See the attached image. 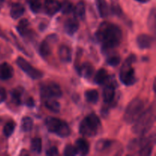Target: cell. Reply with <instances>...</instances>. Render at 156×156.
Wrapping results in <instances>:
<instances>
[{
	"mask_svg": "<svg viewBox=\"0 0 156 156\" xmlns=\"http://www.w3.org/2000/svg\"><path fill=\"white\" fill-rule=\"evenodd\" d=\"M29 25H30L29 21L26 18L21 19L17 26V30H18V33L21 36H24V35L27 34L29 31Z\"/></svg>",
	"mask_w": 156,
	"mask_h": 156,
	"instance_id": "cell-23",
	"label": "cell"
},
{
	"mask_svg": "<svg viewBox=\"0 0 156 156\" xmlns=\"http://www.w3.org/2000/svg\"><path fill=\"white\" fill-rule=\"evenodd\" d=\"M24 13V7L20 3H14L10 10V15L12 18H19Z\"/></svg>",
	"mask_w": 156,
	"mask_h": 156,
	"instance_id": "cell-19",
	"label": "cell"
},
{
	"mask_svg": "<svg viewBox=\"0 0 156 156\" xmlns=\"http://www.w3.org/2000/svg\"><path fill=\"white\" fill-rule=\"evenodd\" d=\"M148 27L149 29L152 31L155 32V9H152L151 10L150 13L149 15V18H148Z\"/></svg>",
	"mask_w": 156,
	"mask_h": 156,
	"instance_id": "cell-31",
	"label": "cell"
},
{
	"mask_svg": "<svg viewBox=\"0 0 156 156\" xmlns=\"http://www.w3.org/2000/svg\"><path fill=\"white\" fill-rule=\"evenodd\" d=\"M33 127V120L30 117H24L21 120V129L24 132H29Z\"/></svg>",
	"mask_w": 156,
	"mask_h": 156,
	"instance_id": "cell-28",
	"label": "cell"
},
{
	"mask_svg": "<svg viewBox=\"0 0 156 156\" xmlns=\"http://www.w3.org/2000/svg\"><path fill=\"white\" fill-rule=\"evenodd\" d=\"M78 72L84 78H91L94 73V68L89 62H85L81 66L78 67Z\"/></svg>",
	"mask_w": 156,
	"mask_h": 156,
	"instance_id": "cell-16",
	"label": "cell"
},
{
	"mask_svg": "<svg viewBox=\"0 0 156 156\" xmlns=\"http://www.w3.org/2000/svg\"><path fill=\"white\" fill-rule=\"evenodd\" d=\"M154 143H155V134H153L149 139H146L145 143L141 146V149H140V153L139 154L142 156L150 155L152 154Z\"/></svg>",
	"mask_w": 156,
	"mask_h": 156,
	"instance_id": "cell-12",
	"label": "cell"
},
{
	"mask_svg": "<svg viewBox=\"0 0 156 156\" xmlns=\"http://www.w3.org/2000/svg\"><path fill=\"white\" fill-rule=\"evenodd\" d=\"M76 149L77 151V153L81 154V155H87L89 152V145L87 140L85 139L81 138L79 139L76 141Z\"/></svg>",
	"mask_w": 156,
	"mask_h": 156,
	"instance_id": "cell-18",
	"label": "cell"
},
{
	"mask_svg": "<svg viewBox=\"0 0 156 156\" xmlns=\"http://www.w3.org/2000/svg\"><path fill=\"white\" fill-rule=\"evenodd\" d=\"M62 90L58 84L51 82L48 85L42 86L41 88V95L43 98L47 99L50 98H59L62 97Z\"/></svg>",
	"mask_w": 156,
	"mask_h": 156,
	"instance_id": "cell-8",
	"label": "cell"
},
{
	"mask_svg": "<svg viewBox=\"0 0 156 156\" xmlns=\"http://www.w3.org/2000/svg\"><path fill=\"white\" fill-rule=\"evenodd\" d=\"M101 126L100 119L96 114H91L87 116L79 126V132L85 136H94L97 134Z\"/></svg>",
	"mask_w": 156,
	"mask_h": 156,
	"instance_id": "cell-5",
	"label": "cell"
},
{
	"mask_svg": "<svg viewBox=\"0 0 156 156\" xmlns=\"http://www.w3.org/2000/svg\"><path fill=\"white\" fill-rule=\"evenodd\" d=\"M3 2H4V0H0V7H1V6L2 5Z\"/></svg>",
	"mask_w": 156,
	"mask_h": 156,
	"instance_id": "cell-42",
	"label": "cell"
},
{
	"mask_svg": "<svg viewBox=\"0 0 156 156\" xmlns=\"http://www.w3.org/2000/svg\"><path fill=\"white\" fill-rule=\"evenodd\" d=\"M59 59L64 63H69L72 60V51L68 46L62 45L58 51Z\"/></svg>",
	"mask_w": 156,
	"mask_h": 156,
	"instance_id": "cell-15",
	"label": "cell"
},
{
	"mask_svg": "<svg viewBox=\"0 0 156 156\" xmlns=\"http://www.w3.org/2000/svg\"><path fill=\"white\" fill-rule=\"evenodd\" d=\"M30 149L36 154H40L42 150V140L41 138H34L30 143Z\"/></svg>",
	"mask_w": 156,
	"mask_h": 156,
	"instance_id": "cell-26",
	"label": "cell"
},
{
	"mask_svg": "<svg viewBox=\"0 0 156 156\" xmlns=\"http://www.w3.org/2000/svg\"><path fill=\"white\" fill-rule=\"evenodd\" d=\"M115 96V87L113 84L105 85L103 90V99L105 103H111Z\"/></svg>",
	"mask_w": 156,
	"mask_h": 156,
	"instance_id": "cell-17",
	"label": "cell"
},
{
	"mask_svg": "<svg viewBox=\"0 0 156 156\" xmlns=\"http://www.w3.org/2000/svg\"><path fill=\"white\" fill-rule=\"evenodd\" d=\"M98 40L103 48L110 50L117 47L121 42L123 34L117 25L109 22H103L96 34Z\"/></svg>",
	"mask_w": 156,
	"mask_h": 156,
	"instance_id": "cell-1",
	"label": "cell"
},
{
	"mask_svg": "<svg viewBox=\"0 0 156 156\" xmlns=\"http://www.w3.org/2000/svg\"><path fill=\"white\" fill-rule=\"evenodd\" d=\"M155 108L153 105L142 113L141 115L134 122L135 123L133 126V132L137 135H143L150 130L155 123Z\"/></svg>",
	"mask_w": 156,
	"mask_h": 156,
	"instance_id": "cell-2",
	"label": "cell"
},
{
	"mask_svg": "<svg viewBox=\"0 0 156 156\" xmlns=\"http://www.w3.org/2000/svg\"><path fill=\"white\" fill-rule=\"evenodd\" d=\"M25 105H27V107H29V108H32V107L34 106V99L32 98L31 97H29L26 100Z\"/></svg>",
	"mask_w": 156,
	"mask_h": 156,
	"instance_id": "cell-39",
	"label": "cell"
},
{
	"mask_svg": "<svg viewBox=\"0 0 156 156\" xmlns=\"http://www.w3.org/2000/svg\"><path fill=\"white\" fill-rule=\"evenodd\" d=\"M44 123L49 132L56 134L62 138L69 136L71 133V130L68 123L65 121H62L60 119L48 117L44 120Z\"/></svg>",
	"mask_w": 156,
	"mask_h": 156,
	"instance_id": "cell-4",
	"label": "cell"
},
{
	"mask_svg": "<svg viewBox=\"0 0 156 156\" xmlns=\"http://www.w3.org/2000/svg\"><path fill=\"white\" fill-rule=\"evenodd\" d=\"M111 11L114 14L117 15H120L122 13V10L120 6L119 5L118 3H114L111 5Z\"/></svg>",
	"mask_w": 156,
	"mask_h": 156,
	"instance_id": "cell-36",
	"label": "cell"
},
{
	"mask_svg": "<svg viewBox=\"0 0 156 156\" xmlns=\"http://www.w3.org/2000/svg\"><path fill=\"white\" fill-rule=\"evenodd\" d=\"M16 63L18 66L32 79H39L42 78L43 75H44L42 72L32 66L30 62H27L24 58L19 56L17 59Z\"/></svg>",
	"mask_w": 156,
	"mask_h": 156,
	"instance_id": "cell-7",
	"label": "cell"
},
{
	"mask_svg": "<svg viewBox=\"0 0 156 156\" xmlns=\"http://www.w3.org/2000/svg\"><path fill=\"white\" fill-rule=\"evenodd\" d=\"M21 94L22 91L20 89H16L12 91V98L13 102H15L16 105H20L21 103Z\"/></svg>",
	"mask_w": 156,
	"mask_h": 156,
	"instance_id": "cell-32",
	"label": "cell"
},
{
	"mask_svg": "<svg viewBox=\"0 0 156 156\" xmlns=\"http://www.w3.org/2000/svg\"><path fill=\"white\" fill-rule=\"evenodd\" d=\"M137 2H142V3H146L148 2L149 1V0H136Z\"/></svg>",
	"mask_w": 156,
	"mask_h": 156,
	"instance_id": "cell-40",
	"label": "cell"
},
{
	"mask_svg": "<svg viewBox=\"0 0 156 156\" xmlns=\"http://www.w3.org/2000/svg\"><path fill=\"white\" fill-rule=\"evenodd\" d=\"M136 61V56L134 54L129 55L120 69V79L122 83L126 86L134 85L137 80L135 76V70L133 67V64Z\"/></svg>",
	"mask_w": 156,
	"mask_h": 156,
	"instance_id": "cell-3",
	"label": "cell"
},
{
	"mask_svg": "<svg viewBox=\"0 0 156 156\" xmlns=\"http://www.w3.org/2000/svg\"><path fill=\"white\" fill-rule=\"evenodd\" d=\"M95 1L101 17L105 18V17L108 16V14H109V9H108L107 2L105 0H95Z\"/></svg>",
	"mask_w": 156,
	"mask_h": 156,
	"instance_id": "cell-22",
	"label": "cell"
},
{
	"mask_svg": "<svg viewBox=\"0 0 156 156\" xmlns=\"http://www.w3.org/2000/svg\"><path fill=\"white\" fill-rule=\"evenodd\" d=\"M57 40V36L54 34H52L49 35L44 41H43V42L41 43L39 47L40 54L41 55L42 57L46 58L50 56L52 51L51 45L56 43Z\"/></svg>",
	"mask_w": 156,
	"mask_h": 156,
	"instance_id": "cell-9",
	"label": "cell"
},
{
	"mask_svg": "<svg viewBox=\"0 0 156 156\" xmlns=\"http://www.w3.org/2000/svg\"><path fill=\"white\" fill-rule=\"evenodd\" d=\"M29 5L31 11L34 13H37L40 12L41 9V3L39 0H30L29 1Z\"/></svg>",
	"mask_w": 156,
	"mask_h": 156,
	"instance_id": "cell-33",
	"label": "cell"
},
{
	"mask_svg": "<svg viewBox=\"0 0 156 156\" xmlns=\"http://www.w3.org/2000/svg\"><path fill=\"white\" fill-rule=\"evenodd\" d=\"M15 128V123L13 120H10L5 123L3 128V133L6 137H9L12 135Z\"/></svg>",
	"mask_w": 156,
	"mask_h": 156,
	"instance_id": "cell-29",
	"label": "cell"
},
{
	"mask_svg": "<svg viewBox=\"0 0 156 156\" xmlns=\"http://www.w3.org/2000/svg\"><path fill=\"white\" fill-rule=\"evenodd\" d=\"M59 154V151H58V149L55 146H53V147H50L46 151V155L48 156H54L57 155Z\"/></svg>",
	"mask_w": 156,
	"mask_h": 156,
	"instance_id": "cell-37",
	"label": "cell"
},
{
	"mask_svg": "<svg viewBox=\"0 0 156 156\" xmlns=\"http://www.w3.org/2000/svg\"><path fill=\"white\" fill-rule=\"evenodd\" d=\"M14 75V69L11 65L7 62L0 64V79L8 80Z\"/></svg>",
	"mask_w": 156,
	"mask_h": 156,
	"instance_id": "cell-13",
	"label": "cell"
},
{
	"mask_svg": "<svg viewBox=\"0 0 156 156\" xmlns=\"http://www.w3.org/2000/svg\"><path fill=\"white\" fill-rule=\"evenodd\" d=\"M144 111V102L142 99L134 98L127 105L123 115V119L128 123H133L138 119Z\"/></svg>",
	"mask_w": 156,
	"mask_h": 156,
	"instance_id": "cell-6",
	"label": "cell"
},
{
	"mask_svg": "<svg viewBox=\"0 0 156 156\" xmlns=\"http://www.w3.org/2000/svg\"><path fill=\"white\" fill-rule=\"evenodd\" d=\"M136 43L140 49H149L154 43L153 37L146 34H140L136 38Z\"/></svg>",
	"mask_w": 156,
	"mask_h": 156,
	"instance_id": "cell-11",
	"label": "cell"
},
{
	"mask_svg": "<svg viewBox=\"0 0 156 156\" xmlns=\"http://www.w3.org/2000/svg\"><path fill=\"white\" fill-rule=\"evenodd\" d=\"M107 62L111 66H117L120 62V57L118 56H111L107 59Z\"/></svg>",
	"mask_w": 156,
	"mask_h": 156,
	"instance_id": "cell-34",
	"label": "cell"
},
{
	"mask_svg": "<svg viewBox=\"0 0 156 156\" xmlns=\"http://www.w3.org/2000/svg\"><path fill=\"white\" fill-rule=\"evenodd\" d=\"M74 10V7L71 2L68 1V0H64L62 3H61L60 6V11L62 12V14H69L71 13Z\"/></svg>",
	"mask_w": 156,
	"mask_h": 156,
	"instance_id": "cell-30",
	"label": "cell"
},
{
	"mask_svg": "<svg viewBox=\"0 0 156 156\" xmlns=\"http://www.w3.org/2000/svg\"><path fill=\"white\" fill-rule=\"evenodd\" d=\"M75 12V15L76 17L80 18L81 20L85 19V3L82 2H79L77 5H76V8L73 10Z\"/></svg>",
	"mask_w": 156,
	"mask_h": 156,
	"instance_id": "cell-25",
	"label": "cell"
},
{
	"mask_svg": "<svg viewBox=\"0 0 156 156\" xmlns=\"http://www.w3.org/2000/svg\"><path fill=\"white\" fill-rule=\"evenodd\" d=\"M111 3L114 4V3H118V0H111Z\"/></svg>",
	"mask_w": 156,
	"mask_h": 156,
	"instance_id": "cell-41",
	"label": "cell"
},
{
	"mask_svg": "<svg viewBox=\"0 0 156 156\" xmlns=\"http://www.w3.org/2000/svg\"><path fill=\"white\" fill-rule=\"evenodd\" d=\"M79 27V23L76 18H69L66 21L64 24L65 31L69 35H73L78 30Z\"/></svg>",
	"mask_w": 156,
	"mask_h": 156,
	"instance_id": "cell-14",
	"label": "cell"
},
{
	"mask_svg": "<svg viewBox=\"0 0 156 156\" xmlns=\"http://www.w3.org/2000/svg\"><path fill=\"white\" fill-rule=\"evenodd\" d=\"M44 104H45L46 108L52 112L58 113L60 111V104L56 100V98H50L45 99Z\"/></svg>",
	"mask_w": 156,
	"mask_h": 156,
	"instance_id": "cell-20",
	"label": "cell"
},
{
	"mask_svg": "<svg viewBox=\"0 0 156 156\" xmlns=\"http://www.w3.org/2000/svg\"><path fill=\"white\" fill-rule=\"evenodd\" d=\"M85 96L87 101L91 104H96L99 99L98 92L94 89L88 90L85 91Z\"/></svg>",
	"mask_w": 156,
	"mask_h": 156,
	"instance_id": "cell-24",
	"label": "cell"
},
{
	"mask_svg": "<svg viewBox=\"0 0 156 156\" xmlns=\"http://www.w3.org/2000/svg\"><path fill=\"white\" fill-rule=\"evenodd\" d=\"M77 154V151H76V147L71 145H68L64 149V155L66 156H73L76 155Z\"/></svg>",
	"mask_w": 156,
	"mask_h": 156,
	"instance_id": "cell-35",
	"label": "cell"
},
{
	"mask_svg": "<svg viewBox=\"0 0 156 156\" xmlns=\"http://www.w3.org/2000/svg\"><path fill=\"white\" fill-rule=\"evenodd\" d=\"M6 98H7V94H6L5 90V88L0 87V104L4 102Z\"/></svg>",
	"mask_w": 156,
	"mask_h": 156,
	"instance_id": "cell-38",
	"label": "cell"
},
{
	"mask_svg": "<svg viewBox=\"0 0 156 156\" xmlns=\"http://www.w3.org/2000/svg\"><path fill=\"white\" fill-rule=\"evenodd\" d=\"M111 146V142L108 140H100L97 142L95 146V150L98 152H101L108 149Z\"/></svg>",
	"mask_w": 156,
	"mask_h": 156,
	"instance_id": "cell-27",
	"label": "cell"
},
{
	"mask_svg": "<svg viewBox=\"0 0 156 156\" xmlns=\"http://www.w3.org/2000/svg\"><path fill=\"white\" fill-rule=\"evenodd\" d=\"M108 74L105 69H100L94 76V81L98 85H102L108 80Z\"/></svg>",
	"mask_w": 156,
	"mask_h": 156,
	"instance_id": "cell-21",
	"label": "cell"
},
{
	"mask_svg": "<svg viewBox=\"0 0 156 156\" xmlns=\"http://www.w3.org/2000/svg\"><path fill=\"white\" fill-rule=\"evenodd\" d=\"M61 3L57 0H46L44 3V10L47 15L53 16L60 11Z\"/></svg>",
	"mask_w": 156,
	"mask_h": 156,
	"instance_id": "cell-10",
	"label": "cell"
}]
</instances>
